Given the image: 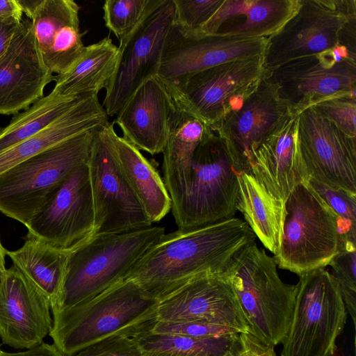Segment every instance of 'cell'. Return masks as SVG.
I'll return each instance as SVG.
<instances>
[{
  "label": "cell",
  "mask_w": 356,
  "mask_h": 356,
  "mask_svg": "<svg viewBox=\"0 0 356 356\" xmlns=\"http://www.w3.org/2000/svg\"><path fill=\"white\" fill-rule=\"evenodd\" d=\"M256 238L247 222L235 217L178 229L165 234L124 280L159 301L195 278L223 274L235 255Z\"/></svg>",
  "instance_id": "obj_1"
},
{
  "label": "cell",
  "mask_w": 356,
  "mask_h": 356,
  "mask_svg": "<svg viewBox=\"0 0 356 356\" xmlns=\"http://www.w3.org/2000/svg\"><path fill=\"white\" fill-rule=\"evenodd\" d=\"M158 303L135 282L123 280L92 298L52 312L49 335L65 356L113 335L136 337L152 332Z\"/></svg>",
  "instance_id": "obj_2"
},
{
  "label": "cell",
  "mask_w": 356,
  "mask_h": 356,
  "mask_svg": "<svg viewBox=\"0 0 356 356\" xmlns=\"http://www.w3.org/2000/svg\"><path fill=\"white\" fill-rule=\"evenodd\" d=\"M165 234L164 227L152 226L129 232L96 234L70 250L51 313L92 298L124 280Z\"/></svg>",
  "instance_id": "obj_3"
},
{
  "label": "cell",
  "mask_w": 356,
  "mask_h": 356,
  "mask_svg": "<svg viewBox=\"0 0 356 356\" xmlns=\"http://www.w3.org/2000/svg\"><path fill=\"white\" fill-rule=\"evenodd\" d=\"M223 275L238 298L252 336L267 346L282 343L292 321L297 284L281 280L275 258L256 241L235 255Z\"/></svg>",
  "instance_id": "obj_4"
},
{
  "label": "cell",
  "mask_w": 356,
  "mask_h": 356,
  "mask_svg": "<svg viewBox=\"0 0 356 356\" xmlns=\"http://www.w3.org/2000/svg\"><path fill=\"white\" fill-rule=\"evenodd\" d=\"M95 130L47 148L1 174L0 211L27 227L52 191L88 161Z\"/></svg>",
  "instance_id": "obj_5"
},
{
  "label": "cell",
  "mask_w": 356,
  "mask_h": 356,
  "mask_svg": "<svg viewBox=\"0 0 356 356\" xmlns=\"http://www.w3.org/2000/svg\"><path fill=\"white\" fill-rule=\"evenodd\" d=\"M282 242L274 255L277 266L298 276L325 268L339 250V218L307 183L298 185L285 203Z\"/></svg>",
  "instance_id": "obj_6"
},
{
  "label": "cell",
  "mask_w": 356,
  "mask_h": 356,
  "mask_svg": "<svg viewBox=\"0 0 356 356\" xmlns=\"http://www.w3.org/2000/svg\"><path fill=\"white\" fill-rule=\"evenodd\" d=\"M298 277L293 318L281 356H334L348 315L339 285L325 268Z\"/></svg>",
  "instance_id": "obj_7"
},
{
  "label": "cell",
  "mask_w": 356,
  "mask_h": 356,
  "mask_svg": "<svg viewBox=\"0 0 356 356\" xmlns=\"http://www.w3.org/2000/svg\"><path fill=\"white\" fill-rule=\"evenodd\" d=\"M238 173L224 141L209 126L192 159L188 190L172 212L178 229L234 218L237 211Z\"/></svg>",
  "instance_id": "obj_8"
},
{
  "label": "cell",
  "mask_w": 356,
  "mask_h": 356,
  "mask_svg": "<svg viewBox=\"0 0 356 356\" xmlns=\"http://www.w3.org/2000/svg\"><path fill=\"white\" fill-rule=\"evenodd\" d=\"M174 17L173 0H151L140 21L120 39L116 65L102 104L108 117L117 115L138 87L156 76Z\"/></svg>",
  "instance_id": "obj_9"
},
{
  "label": "cell",
  "mask_w": 356,
  "mask_h": 356,
  "mask_svg": "<svg viewBox=\"0 0 356 356\" xmlns=\"http://www.w3.org/2000/svg\"><path fill=\"white\" fill-rule=\"evenodd\" d=\"M265 74L264 56H256L209 67L167 89L177 107L212 126L238 109Z\"/></svg>",
  "instance_id": "obj_10"
},
{
  "label": "cell",
  "mask_w": 356,
  "mask_h": 356,
  "mask_svg": "<svg viewBox=\"0 0 356 356\" xmlns=\"http://www.w3.org/2000/svg\"><path fill=\"white\" fill-rule=\"evenodd\" d=\"M355 13V0H300L295 15L268 38L264 55L266 72L339 46L343 27Z\"/></svg>",
  "instance_id": "obj_11"
},
{
  "label": "cell",
  "mask_w": 356,
  "mask_h": 356,
  "mask_svg": "<svg viewBox=\"0 0 356 356\" xmlns=\"http://www.w3.org/2000/svg\"><path fill=\"white\" fill-rule=\"evenodd\" d=\"M108 124L95 130L88 161L95 213L93 236L152 226L114 159Z\"/></svg>",
  "instance_id": "obj_12"
},
{
  "label": "cell",
  "mask_w": 356,
  "mask_h": 356,
  "mask_svg": "<svg viewBox=\"0 0 356 356\" xmlns=\"http://www.w3.org/2000/svg\"><path fill=\"white\" fill-rule=\"evenodd\" d=\"M26 228L27 234L67 251L93 236L95 213L88 162L52 191Z\"/></svg>",
  "instance_id": "obj_13"
},
{
  "label": "cell",
  "mask_w": 356,
  "mask_h": 356,
  "mask_svg": "<svg viewBox=\"0 0 356 356\" xmlns=\"http://www.w3.org/2000/svg\"><path fill=\"white\" fill-rule=\"evenodd\" d=\"M264 79L298 115L328 98L356 94V60L336 62L329 50L284 63L266 72Z\"/></svg>",
  "instance_id": "obj_14"
},
{
  "label": "cell",
  "mask_w": 356,
  "mask_h": 356,
  "mask_svg": "<svg viewBox=\"0 0 356 356\" xmlns=\"http://www.w3.org/2000/svg\"><path fill=\"white\" fill-rule=\"evenodd\" d=\"M297 133L309 180L356 193V137L312 106L298 115Z\"/></svg>",
  "instance_id": "obj_15"
},
{
  "label": "cell",
  "mask_w": 356,
  "mask_h": 356,
  "mask_svg": "<svg viewBox=\"0 0 356 356\" xmlns=\"http://www.w3.org/2000/svg\"><path fill=\"white\" fill-rule=\"evenodd\" d=\"M268 42V38L186 34L172 24L156 76L170 88L209 67L236 59L264 56Z\"/></svg>",
  "instance_id": "obj_16"
},
{
  "label": "cell",
  "mask_w": 356,
  "mask_h": 356,
  "mask_svg": "<svg viewBox=\"0 0 356 356\" xmlns=\"http://www.w3.org/2000/svg\"><path fill=\"white\" fill-rule=\"evenodd\" d=\"M296 114L264 76L242 105L210 126L224 141L238 172H248L257 147Z\"/></svg>",
  "instance_id": "obj_17"
},
{
  "label": "cell",
  "mask_w": 356,
  "mask_h": 356,
  "mask_svg": "<svg viewBox=\"0 0 356 356\" xmlns=\"http://www.w3.org/2000/svg\"><path fill=\"white\" fill-rule=\"evenodd\" d=\"M157 319L163 322L216 324L252 335L238 298L223 274L195 278L160 300Z\"/></svg>",
  "instance_id": "obj_18"
},
{
  "label": "cell",
  "mask_w": 356,
  "mask_h": 356,
  "mask_svg": "<svg viewBox=\"0 0 356 356\" xmlns=\"http://www.w3.org/2000/svg\"><path fill=\"white\" fill-rule=\"evenodd\" d=\"M49 300L13 264L0 270V338L17 349L41 345L53 325Z\"/></svg>",
  "instance_id": "obj_19"
},
{
  "label": "cell",
  "mask_w": 356,
  "mask_h": 356,
  "mask_svg": "<svg viewBox=\"0 0 356 356\" xmlns=\"http://www.w3.org/2000/svg\"><path fill=\"white\" fill-rule=\"evenodd\" d=\"M54 79L42 58L31 21L23 18L0 59V114L26 109Z\"/></svg>",
  "instance_id": "obj_20"
},
{
  "label": "cell",
  "mask_w": 356,
  "mask_h": 356,
  "mask_svg": "<svg viewBox=\"0 0 356 356\" xmlns=\"http://www.w3.org/2000/svg\"><path fill=\"white\" fill-rule=\"evenodd\" d=\"M175 103L156 76L134 92L113 122L127 141L152 155L162 153L168 141Z\"/></svg>",
  "instance_id": "obj_21"
},
{
  "label": "cell",
  "mask_w": 356,
  "mask_h": 356,
  "mask_svg": "<svg viewBox=\"0 0 356 356\" xmlns=\"http://www.w3.org/2000/svg\"><path fill=\"white\" fill-rule=\"evenodd\" d=\"M79 6L72 0H38L27 15L42 58L52 73L66 72L85 46Z\"/></svg>",
  "instance_id": "obj_22"
},
{
  "label": "cell",
  "mask_w": 356,
  "mask_h": 356,
  "mask_svg": "<svg viewBox=\"0 0 356 356\" xmlns=\"http://www.w3.org/2000/svg\"><path fill=\"white\" fill-rule=\"evenodd\" d=\"M298 115L289 118L252 154L248 172L284 206L294 188L309 181L298 140Z\"/></svg>",
  "instance_id": "obj_23"
},
{
  "label": "cell",
  "mask_w": 356,
  "mask_h": 356,
  "mask_svg": "<svg viewBox=\"0 0 356 356\" xmlns=\"http://www.w3.org/2000/svg\"><path fill=\"white\" fill-rule=\"evenodd\" d=\"M98 95L87 94L48 127L0 152V175L34 155L65 140L109 123Z\"/></svg>",
  "instance_id": "obj_24"
},
{
  "label": "cell",
  "mask_w": 356,
  "mask_h": 356,
  "mask_svg": "<svg viewBox=\"0 0 356 356\" xmlns=\"http://www.w3.org/2000/svg\"><path fill=\"white\" fill-rule=\"evenodd\" d=\"M110 147L117 165L150 222H159L171 210L172 201L156 169L134 145L107 125Z\"/></svg>",
  "instance_id": "obj_25"
},
{
  "label": "cell",
  "mask_w": 356,
  "mask_h": 356,
  "mask_svg": "<svg viewBox=\"0 0 356 356\" xmlns=\"http://www.w3.org/2000/svg\"><path fill=\"white\" fill-rule=\"evenodd\" d=\"M209 125L177 107L167 143L163 151V180L172 201V212L180 205L188 190L191 161Z\"/></svg>",
  "instance_id": "obj_26"
},
{
  "label": "cell",
  "mask_w": 356,
  "mask_h": 356,
  "mask_svg": "<svg viewBox=\"0 0 356 356\" xmlns=\"http://www.w3.org/2000/svg\"><path fill=\"white\" fill-rule=\"evenodd\" d=\"M236 208L264 246L274 254L280 249L286 209L249 172L238 173Z\"/></svg>",
  "instance_id": "obj_27"
},
{
  "label": "cell",
  "mask_w": 356,
  "mask_h": 356,
  "mask_svg": "<svg viewBox=\"0 0 356 356\" xmlns=\"http://www.w3.org/2000/svg\"><path fill=\"white\" fill-rule=\"evenodd\" d=\"M118 47L109 37L85 46L81 54L64 73L55 76L52 92L63 97L75 98L96 94L106 86L113 75Z\"/></svg>",
  "instance_id": "obj_28"
},
{
  "label": "cell",
  "mask_w": 356,
  "mask_h": 356,
  "mask_svg": "<svg viewBox=\"0 0 356 356\" xmlns=\"http://www.w3.org/2000/svg\"><path fill=\"white\" fill-rule=\"evenodd\" d=\"M69 252L27 234L22 246L16 250H7V255L13 264L49 300L51 306L62 287Z\"/></svg>",
  "instance_id": "obj_29"
},
{
  "label": "cell",
  "mask_w": 356,
  "mask_h": 356,
  "mask_svg": "<svg viewBox=\"0 0 356 356\" xmlns=\"http://www.w3.org/2000/svg\"><path fill=\"white\" fill-rule=\"evenodd\" d=\"M136 338L143 351H168L187 356H240L246 349L242 333L195 337L149 332Z\"/></svg>",
  "instance_id": "obj_30"
},
{
  "label": "cell",
  "mask_w": 356,
  "mask_h": 356,
  "mask_svg": "<svg viewBox=\"0 0 356 356\" xmlns=\"http://www.w3.org/2000/svg\"><path fill=\"white\" fill-rule=\"evenodd\" d=\"M80 97H63L51 91L35 101L24 111L16 113L6 127L0 129V152L48 127Z\"/></svg>",
  "instance_id": "obj_31"
},
{
  "label": "cell",
  "mask_w": 356,
  "mask_h": 356,
  "mask_svg": "<svg viewBox=\"0 0 356 356\" xmlns=\"http://www.w3.org/2000/svg\"><path fill=\"white\" fill-rule=\"evenodd\" d=\"M300 7V0H252L244 19L216 34L268 38L277 33Z\"/></svg>",
  "instance_id": "obj_32"
},
{
  "label": "cell",
  "mask_w": 356,
  "mask_h": 356,
  "mask_svg": "<svg viewBox=\"0 0 356 356\" xmlns=\"http://www.w3.org/2000/svg\"><path fill=\"white\" fill-rule=\"evenodd\" d=\"M330 273L340 289L348 313L356 323V242L341 241L339 250L330 262Z\"/></svg>",
  "instance_id": "obj_33"
},
{
  "label": "cell",
  "mask_w": 356,
  "mask_h": 356,
  "mask_svg": "<svg viewBox=\"0 0 356 356\" xmlns=\"http://www.w3.org/2000/svg\"><path fill=\"white\" fill-rule=\"evenodd\" d=\"M308 183L339 218L341 240L356 242V193L311 179Z\"/></svg>",
  "instance_id": "obj_34"
},
{
  "label": "cell",
  "mask_w": 356,
  "mask_h": 356,
  "mask_svg": "<svg viewBox=\"0 0 356 356\" xmlns=\"http://www.w3.org/2000/svg\"><path fill=\"white\" fill-rule=\"evenodd\" d=\"M151 0H107L104 3V20L119 38L128 34L140 21Z\"/></svg>",
  "instance_id": "obj_35"
},
{
  "label": "cell",
  "mask_w": 356,
  "mask_h": 356,
  "mask_svg": "<svg viewBox=\"0 0 356 356\" xmlns=\"http://www.w3.org/2000/svg\"><path fill=\"white\" fill-rule=\"evenodd\" d=\"M224 0H173V24L184 33L200 30L216 13Z\"/></svg>",
  "instance_id": "obj_36"
},
{
  "label": "cell",
  "mask_w": 356,
  "mask_h": 356,
  "mask_svg": "<svg viewBox=\"0 0 356 356\" xmlns=\"http://www.w3.org/2000/svg\"><path fill=\"white\" fill-rule=\"evenodd\" d=\"M312 107L347 135L356 137V94L334 96Z\"/></svg>",
  "instance_id": "obj_37"
},
{
  "label": "cell",
  "mask_w": 356,
  "mask_h": 356,
  "mask_svg": "<svg viewBox=\"0 0 356 356\" xmlns=\"http://www.w3.org/2000/svg\"><path fill=\"white\" fill-rule=\"evenodd\" d=\"M143 352L135 337L116 334L90 344L71 356H141Z\"/></svg>",
  "instance_id": "obj_38"
},
{
  "label": "cell",
  "mask_w": 356,
  "mask_h": 356,
  "mask_svg": "<svg viewBox=\"0 0 356 356\" xmlns=\"http://www.w3.org/2000/svg\"><path fill=\"white\" fill-rule=\"evenodd\" d=\"M151 332L195 337H221L240 333L233 328L212 323L200 322L172 323L160 321H157Z\"/></svg>",
  "instance_id": "obj_39"
},
{
  "label": "cell",
  "mask_w": 356,
  "mask_h": 356,
  "mask_svg": "<svg viewBox=\"0 0 356 356\" xmlns=\"http://www.w3.org/2000/svg\"><path fill=\"white\" fill-rule=\"evenodd\" d=\"M251 2L252 0H224L213 17L200 30L193 33L186 34L195 35L216 34L226 22L243 16Z\"/></svg>",
  "instance_id": "obj_40"
},
{
  "label": "cell",
  "mask_w": 356,
  "mask_h": 356,
  "mask_svg": "<svg viewBox=\"0 0 356 356\" xmlns=\"http://www.w3.org/2000/svg\"><path fill=\"white\" fill-rule=\"evenodd\" d=\"M20 23L21 22L0 17V59L6 52Z\"/></svg>",
  "instance_id": "obj_41"
},
{
  "label": "cell",
  "mask_w": 356,
  "mask_h": 356,
  "mask_svg": "<svg viewBox=\"0 0 356 356\" xmlns=\"http://www.w3.org/2000/svg\"><path fill=\"white\" fill-rule=\"evenodd\" d=\"M2 356H65L54 344L42 343L35 348L17 353L3 351Z\"/></svg>",
  "instance_id": "obj_42"
},
{
  "label": "cell",
  "mask_w": 356,
  "mask_h": 356,
  "mask_svg": "<svg viewBox=\"0 0 356 356\" xmlns=\"http://www.w3.org/2000/svg\"><path fill=\"white\" fill-rule=\"evenodd\" d=\"M23 14L18 0H0V17L22 22Z\"/></svg>",
  "instance_id": "obj_43"
},
{
  "label": "cell",
  "mask_w": 356,
  "mask_h": 356,
  "mask_svg": "<svg viewBox=\"0 0 356 356\" xmlns=\"http://www.w3.org/2000/svg\"><path fill=\"white\" fill-rule=\"evenodd\" d=\"M248 356H260L259 341L252 335L245 334Z\"/></svg>",
  "instance_id": "obj_44"
},
{
  "label": "cell",
  "mask_w": 356,
  "mask_h": 356,
  "mask_svg": "<svg viewBox=\"0 0 356 356\" xmlns=\"http://www.w3.org/2000/svg\"><path fill=\"white\" fill-rule=\"evenodd\" d=\"M141 356H187L183 354L168 351H144Z\"/></svg>",
  "instance_id": "obj_45"
},
{
  "label": "cell",
  "mask_w": 356,
  "mask_h": 356,
  "mask_svg": "<svg viewBox=\"0 0 356 356\" xmlns=\"http://www.w3.org/2000/svg\"><path fill=\"white\" fill-rule=\"evenodd\" d=\"M259 353L260 356H276L273 347L265 346L261 343H259Z\"/></svg>",
  "instance_id": "obj_46"
},
{
  "label": "cell",
  "mask_w": 356,
  "mask_h": 356,
  "mask_svg": "<svg viewBox=\"0 0 356 356\" xmlns=\"http://www.w3.org/2000/svg\"><path fill=\"white\" fill-rule=\"evenodd\" d=\"M7 254V250L3 246L0 241V270L6 268L5 266V257Z\"/></svg>",
  "instance_id": "obj_47"
},
{
  "label": "cell",
  "mask_w": 356,
  "mask_h": 356,
  "mask_svg": "<svg viewBox=\"0 0 356 356\" xmlns=\"http://www.w3.org/2000/svg\"><path fill=\"white\" fill-rule=\"evenodd\" d=\"M240 356H248L247 347H246V349H245V352L243 354H241Z\"/></svg>",
  "instance_id": "obj_48"
},
{
  "label": "cell",
  "mask_w": 356,
  "mask_h": 356,
  "mask_svg": "<svg viewBox=\"0 0 356 356\" xmlns=\"http://www.w3.org/2000/svg\"><path fill=\"white\" fill-rule=\"evenodd\" d=\"M3 351L0 349V356H2Z\"/></svg>",
  "instance_id": "obj_49"
},
{
  "label": "cell",
  "mask_w": 356,
  "mask_h": 356,
  "mask_svg": "<svg viewBox=\"0 0 356 356\" xmlns=\"http://www.w3.org/2000/svg\"><path fill=\"white\" fill-rule=\"evenodd\" d=\"M1 129V128H0Z\"/></svg>",
  "instance_id": "obj_50"
}]
</instances>
